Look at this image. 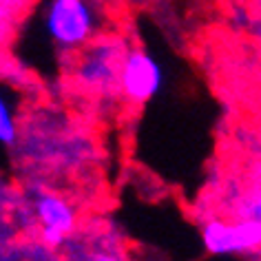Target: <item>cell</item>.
<instances>
[{
  "label": "cell",
  "mask_w": 261,
  "mask_h": 261,
  "mask_svg": "<svg viewBox=\"0 0 261 261\" xmlns=\"http://www.w3.org/2000/svg\"><path fill=\"white\" fill-rule=\"evenodd\" d=\"M201 244L215 257L254 254L261 250V221L246 215L237 219H208L201 226Z\"/></svg>",
  "instance_id": "obj_3"
},
{
  "label": "cell",
  "mask_w": 261,
  "mask_h": 261,
  "mask_svg": "<svg viewBox=\"0 0 261 261\" xmlns=\"http://www.w3.org/2000/svg\"><path fill=\"white\" fill-rule=\"evenodd\" d=\"M18 140V111L7 89L0 87V146H14Z\"/></svg>",
  "instance_id": "obj_6"
},
{
  "label": "cell",
  "mask_w": 261,
  "mask_h": 261,
  "mask_svg": "<svg viewBox=\"0 0 261 261\" xmlns=\"http://www.w3.org/2000/svg\"><path fill=\"white\" fill-rule=\"evenodd\" d=\"M241 215L261 221V188H259V191H254L250 197H246L244 206H241Z\"/></svg>",
  "instance_id": "obj_7"
},
{
  "label": "cell",
  "mask_w": 261,
  "mask_h": 261,
  "mask_svg": "<svg viewBox=\"0 0 261 261\" xmlns=\"http://www.w3.org/2000/svg\"><path fill=\"white\" fill-rule=\"evenodd\" d=\"M166 71L151 51L128 47L120 71V95L128 104H148L164 89Z\"/></svg>",
  "instance_id": "obj_4"
},
{
  "label": "cell",
  "mask_w": 261,
  "mask_h": 261,
  "mask_svg": "<svg viewBox=\"0 0 261 261\" xmlns=\"http://www.w3.org/2000/svg\"><path fill=\"white\" fill-rule=\"evenodd\" d=\"M34 217L40 226L44 246L58 248L75 230V211L64 197L56 193H40L34 199Z\"/></svg>",
  "instance_id": "obj_5"
},
{
  "label": "cell",
  "mask_w": 261,
  "mask_h": 261,
  "mask_svg": "<svg viewBox=\"0 0 261 261\" xmlns=\"http://www.w3.org/2000/svg\"><path fill=\"white\" fill-rule=\"evenodd\" d=\"M40 29L60 54H80L100 36L102 16L93 0H44Z\"/></svg>",
  "instance_id": "obj_1"
},
{
  "label": "cell",
  "mask_w": 261,
  "mask_h": 261,
  "mask_svg": "<svg viewBox=\"0 0 261 261\" xmlns=\"http://www.w3.org/2000/svg\"><path fill=\"white\" fill-rule=\"evenodd\" d=\"M93 3H97V5H102V3H104V0H93Z\"/></svg>",
  "instance_id": "obj_8"
},
{
  "label": "cell",
  "mask_w": 261,
  "mask_h": 261,
  "mask_svg": "<svg viewBox=\"0 0 261 261\" xmlns=\"http://www.w3.org/2000/svg\"><path fill=\"white\" fill-rule=\"evenodd\" d=\"M128 47L122 38L97 36L77 54L73 77L77 87L91 95L120 93V71Z\"/></svg>",
  "instance_id": "obj_2"
}]
</instances>
